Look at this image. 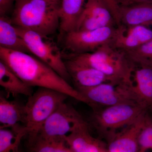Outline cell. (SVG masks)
Returning <instances> with one entry per match:
<instances>
[{
    "mask_svg": "<svg viewBox=\"0 0 152 152\" xmlns=\"http://www.w3.org/2000/svg\"><path fill=\"white\" fill-rule=\"evenodd\" d=\"M0 58L30 86L58 91L69 97L89 105L88 100L69 82L48 66L30 54L0 48Z\"/></svg>",
    "mask_w": 152,
    "mask_h": 152,
    "instance_id": "cell-1",
    "label": "cell"
},
{
    "mask_svg": "<svg viewBox=\"0 0 152 152\" xmlns=\"http://www.w3.org/2000/svg\"><path fill=\"white\" fill-rule=\"evenodd\" d=\"M59 5L48 0H16L11 21L15 26L50 37L59 30Z\"/></svg>",
    "mask_w": 152,
    "mask_h": 152,
    "instance_id": "cell-2",
    "label": "cell"
},
{
    "mask_svg": "<svg viewBox=\"0 0 152 152\" xmlns=\"http://www.w3.org/2000/svg\"><path fill=\"white\" fill-rule=\"evenodd\" d=\"M65 58L91 67L107 77L111 83L130 82L135 66L126 53L106 44L92 53L68 54Z\"/></svg>",
    "mask_w": 152,
    "mask_h": 152,
    "instance_id": "cell-3",
    "label": "cell"
},
{
    "mask_svg": "<svg viewBox=\"0 0 152 152\" xmlns=\"http://www.w3.org/2000/svg\"><path fill=\"white\" fill-rule=\"evenodd\" d=\"M147 112L137 103L118 104L101 110L94 109L91 123L108 142L117 130L132 124Z\"/></svg>",
    "mask_w": 152,
    "mask_h": 152,
    "instance_id": "cell-4",
    "label": "cell"
},
{
    "mask_svg": "<svg viewBox=\"0 0 152 152\" xmlns=\"http://www.w3.org/2000/svg\"><path fill=\"white\" fill-rule=\"evenodd\" d=\"M68 97L61 92L43 88H39L29 96L25 104V126L28 134H38L45 122Z\"/></svg>",
    "mask_w": 152,
    "mask_h": 152,
    "instance_id": "cell-5",
    "label": "cell"
},
{
    "mask_svg": "<svg viewBox=\"0 0 152 152\" xmlns=\"http://www.w3.org/2000/svg\"><path fill=\"white\" fill-rule=\"evenodd\" d=\"M31 53L52 68L68 82L71 80L64 57L56 43L48 36L15 26Z\"/></svg>",
    "mask_w": 152,
    "mask_h": 152,
    "instance_id": "cell-6",
    "label": "cell"
},
{
    "mask_svg": "<svg viewBox=\"0 0 152 152\" xmlns=\"http://www.w3.org/2000/svg\"><path fill=\"white\" fill-rule=\"evenodd\" d=\"M132 81L118 84L105 83L94 87L76 89L88 100L89 106L94 109L100 106L107 107L126 103H137L132 92Z\"/></svg>",
    "mask_w": 152,
    "mask_h": 152,
    "instance_id": "cell-7",
    "label": "cell"
},
{
    "mask_svg": "<svg viewBox=\"0 0 152 152\" xmlns=\"http://www.w3.org/2000/svg\"><path fill=\"white\" fill-rule=\"evenodd\" d=\"M116 30L115 26H107L92 31H72L62 35L64 47L69 54L92 53L110 43Z\"/></svg>",
    "mask_w": 152,
    "mask_h": 152,
    "instance_id": "cell-8",
    "label": "cell"
},
{
    "mask_svg": "<svg viewBox=\"0 0 152 152\" xmlns=\"http://www.w3.org/2000/svg\"><path fill=\"white\" fill-rule=\"evenodd\" d=\"M72 106L64 103L45 122L38 134L52 139H64L74 131L88 125Z\"/></svg>",
    "mask_w": 152,
    "mask_h": 152,
    "instance_id": "cell-9",
    "label": "cell"
},
{
    "mask_svg": "<svg viewBox=\"0 0 152 152\" xmlns=\"http://www.w3.org/2000/svg\"><path fill=\"white\" fill-rule=\"evenodd\" d=\"M152 40V30L142 26H117L115 34L110 45L126 53Z\"/></svg>",
    "mask_w": 152,
    "mask_h": 152,
    "instance_id": "cell-10",
    "label": "cell"
},
{
    "mask_svg": "<svg viewBox=\"0 0 152 152\" xmlns=\"http://www.w3.org/2000/svg\"><path fill=\"white\" fill-rule=\"evenodd\" d=\"M131 89L135 101L152 113V66H136L133 71Z\"/></svg>",
    "mask_w": 152,
    "mask_h": 152,
    "instance_id": "cell-11",
    "label": "cell"
},
{
    "mask_svg": "<svg viewBox=\"0 0 152 152\" xmlns=\"http://www.w3.org/2000/svg\"><path fill=\"white\" fill-rule=\"evenodd\" d=\"M66 67L75 88L94 87L105 83L110 79L100 71L91 67L82 64L74 60L65 58Z\"/></svg>",
    "mask_w": 152,
    "mask_h": 152,
    "instance_id": "cell-12",
    "label": "cell"
},
{
    "mask_svg": "<svg viewBox=\"0 0 152 152\" xmlns=\"http://www.w3.org/2000/svg\"><path fill=\"white\" fill-rule=\"evenodd\" d=\"M148 112L109 140L107 144L108 152H137L139 134Z\"/></svg>",
    "mask_w": 152,
    "mask_h": 152,
    "instance_id": "cell-13",
    "label": "cell"
},
{
    "mask_svg": "<svg viewBox=\"0 0 152 152\" xmlns=\"http://www.w3.org/2000/svg\"><path fill=\"white\" fill-rule=\"evenodd\" d=\"M64 139L74 152H108L107 145L91 134L88 125L74 131Z\"/></svg>",
    "mask_w": 152,
    "mask_h": 152,
    "instance_id": "cell-14",
    "label": "cell"
},
{
    "mask_svg": "<svg viewBox=\"0 0 152 152\" xmlns=\"http://www.w3.org/2000/svg\"><path fill=\"white\" fill-rule=\"evenodd\" d=\"M120 7V25L152 26V1Z\"/></svg>",
    "mask_w": 152,
    "mask_h": 152,
    "instance_id": "cell-15",
    "label": "cell"
},
{
    "mask_svg": "<svg viewBox=\"0 0 152 152\" xmlns=\"http://www.w3.org/2000/svg\"><path fill=\"white\" fill-rule=\"evenodd\" d=\"M26 113L25 104L16 101H11L0 96V129L25 126Z\"/></svg>",
    "mask_w": 152,
    "mask_h": 152,
    "instance_id": "cell-16",
    "label": "cell"
},
{
    "mask_svg": "<svg viewBox=\"0 0 152 152\" xmlns=\"http://www.w3.org/2000/svg\"><path fill=\"white\" fill-rule=\"evenodd\" d=\"M87 0H60L59 14L60 34L75 31Z\"/></svg>",
    "mask_w": 152,
    "mask_h": 152,
    "instance_id": "cell-17",
    "label": "cell"
},
{
    "mask_svg": "<svg viewBox=\"0 0 152 152\" xmlns=\"http://www.w3.org/2000/svg\"><path fill=\"white\" fill-rule=\"evenodd\" d=\"M25 139V152H74L65 139L49 138L39 134H28Z\"/></svg>",
    "mask_w": 152,
    "mask_h": 152,
    "instance_id": "cell-18",
    "label": "cell"
},
{
    "mask_svg": "<svg viewBox=\"0 0 152 152\" xmlns=\"http://www.w3.org/2000/svg\"><path fill=\"white\" fill-rule=\"evenodd\" d=\"M79 19L91 22L101 28L116 25L111 13L102 0H87Z\"/></svg>",
    "mask_w": 152,
    "mask_h": 152,
    "instance_id": "cell-19",
    "label": "cell"
},
{
    "mask_svg": "<svg viewBox=\"0 0 152 152\" xmlns=\"http://www.w3.org/2000/svg\"><path fill=\"white\" fill-rule=\"evenodd\" d=\"M0 85L7 94L16 97L19 95L30 96L32 87L26 84L2 61H0Z\"/></svg>",
    "mask_w": 152,
    "mask_h": 152,
    "instance_id": "cell-20",
    "label": "cell"
},
{
    "mask_svg": "<svg viewBox=\"0 0 152 152\" xmlns=\"http://www.w3.org/2000/svg\"><path fill=\"white\" fill-rule=\"evenodd\" d=\"M0 48L31 53L26 44L12 23L10 17H0Z\"/></svg>",
    "mask_w": 152,
    "mask_h": 152,
    "instance_id": "cell-21",
    "label": "cell"
},
{
    "mask_svg": "<svg viewBox=\"0 0 152 152\" xmlns=\"http://www.w3.org/2000/svg\"><path fill=\"white\" fill-rule=\"evenodd\" d=\"M28 134L27 129L24 125L0 129V152H23L21 144Z\"/></svg>",
    "mask_w": 152,
    "mask_h": 152,
    "instance_id": "cell-22",
    "label": "cell"
},
{
    "mask_svg": "<svg viewBox=\"0 0 152 152\" xmlns=\"http://www.w3.org/2000/svg\"><path fill=\"white\" fill-rule=\"evenodd\" d=\"M152 113L148 112L138 137L137 152H152Z\"/></svg>",
    "mask_w": 152,
    "mask_h": 152,
    "instance_id": "cell-23",
    "label": "cell"
},
{
    "mask_svg": "<svg viewBox=\"0 0 152 152\" xmlns=\"http://www.w3.org/2000/svg\"><path fill=\"white\" fill-rule=\"evenodd\" d=\"M126 53L135 66H152V40Z\"/></svg>",
    "mask_w": 152,
    "mask_h": 152,
    "instance_id": "cell-24",
    "label": "cell"
},
{
    "mask_svg": "<svg viewBox=\"0 0 152 152\" xmlns=\"http://www.w3.org/2000/svg\"><path fill=\"white\" fill-rule=\"evenodd\" d=\"M111 12L117 26L120 25V9L116 0H102Z\"/></svg>",
    "mask_w": 152,
    "mask_h": 152,
    "instance_id": "cell-25",
    "label": "cell"
},
{
    "mask_svg": "<svg viewBox=\"0 0 152 152\" xmlns=\"http://www.w3.org/2000/svg\"><path fill=\"white\" fill-rule=\"evenodd\" d=\"M16 0H0V17H9L12 15Z\"/></svg>",
    "mask_w": 152,
    "mask_h": 152,
    "instance_id": "cell-26",
    "label": "cell"
},
{
    "mask_svg": "<svg viewBox=\"0 0 152 152\" xmlns=\"http://www.w3.org/2000/svg\"><path fill=\"white\" fill-rule=\"evenodd\" d=\"M120 7H127L141 3L152 1V0H116Z\"/></svg>",
    "mask_w": 152,
    "mask_h": 152,
    "instance_id": "cell-27",
    "label": "cell"
},
{
    "mask_svg": "<svg viewBox=\"0 0 152 152\" xmlns=\"http://www.w3.org/2000/svg\"><path fill=\"white\" fill-rule=\"evenodd\" d=\"M48 1H51L58 3V4H60V0H48Z\"/></svg>",
    "mask_w": 152,
    "mask_h": 152,
    "instance_id": "cell-28",
    "label": "cell"
}]
</instances>
